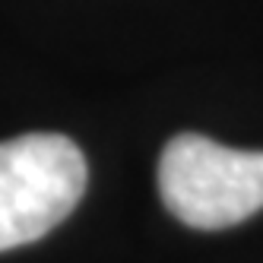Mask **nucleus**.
Listing matches in <instances>:
<instances>
[{
  "mask_svg": "<svg viewBox=\"0 0 263 263\" xmlns=\"http://www.w3.org/2000/svg\"><path fill=\"white\" fill-rule=\"evenodd\" d=\"M159 194L168 213L191 229L216 232L263 210V153L178 134L159 159Z\"/></svg>",
  "mask_w": 263,
  "mask_h": 263,
  "instance_id": "f257e3e1",
  "label": "nucleus"
},
{
  "mask_svg": "<svg viewBox=\"0 0 263 263\" xmlns=\"http://www.w3.org/2000/svg\"><path fill=\"white\" fill-rule=\"evenodd\" d=\"M86 191V159L64 134H23L0 143V251L39 241Z\"/></svg>",
  "mask_w": 263,
  "mask_h": 263,
  "instance_id": "f03ea898",
  "label": "nucleus"
}]
</instances>
